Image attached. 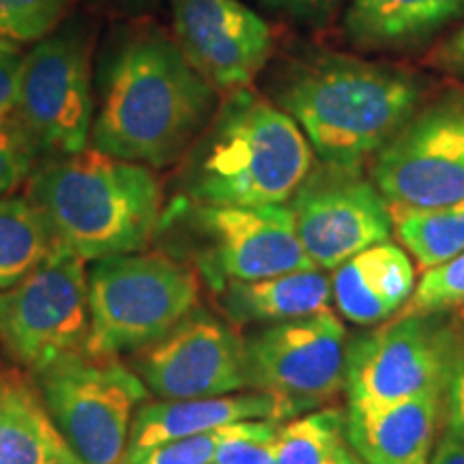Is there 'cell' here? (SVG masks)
I'll use <instances>...</instances> for the list:
<instances>
[{
  "mask_svg": "<svg viewBox=\"0 0 464 464\" xmlns=\"http://www.w3.org/2000/svg\"><path fill=\"white\" fill-rule=\"evenodd\" d=\"M265 9L305 28H323L334 20L344 0H258Z\"/></svg>",
  "mask_w": 464,
  "mask_h": 464,
  "instance_id": "4dcf8cb0",
  "label": "cell"
},
{
  "mask_svg": "<svg viewBox=\"0 0 464 464\" xmlns=\"http://www.w3.org/2000/svg\"><path fill=\"white\" fill-rule=\"evenodd\" d=\"M196 239V265L213 290L312 269L288 205L213 207L183 198L164 211ZM318 269V266H316Z\"/></svg>",
  "mask_w": 464,
  "mask_h": 464,
  "instance_id": "ba28073f",
  "label": "cell"
},
{
  "mask_svg": "<svg viewBox=\"0 0 464 464\" xmlns=\"http://www.w3.org/2000/svg\"><path fill=\"white\" fill-rule=\"evenodd\" d=\"M409 252L392 239L376 243L332 271L335 307L346 321L372 327L402 312L415 290Z\"/></svg>",
  "mask_w": 464,
  "mask_h": 464,
  "instance_id": "ac0fdd59",
  "label": "cell"
},
{
  "mask_svg": "<svg viewBox=\"0 0 464 464\" xmlns=\"http://www.w3.org/2000/svg\"><path fill=\"white\" fill-rule=\"evenodd\" d=\"M200 304L196 271L164 252L95 260L89 271L86 353H138L177 327Z\"/></svg>",
  "mask_w": 464,
  "mask_h": 464,
  "instance_id": "5b68a950",
  "label": "cell"
},
{
  "mask_svg": "<svg viewBox=\"0 0 464 464\" xmlns=\"http://www.w3.org/2000/svg\"><path fill=\"white\" fill-rule=\"evenodd\" d=\"M428 63L440 73L464 80V22L434 45Z\"/></svg>",
  "mask_w": 464,
  "mask_h": 464,
  "instance_id": "d6a6232c",
  "label": "cell"
},
{
  "mask_svg": "<svg viewBox=\"0 0 464 464\" xmlns=\"http://www.w3.org/2000/svg\"><path fill=\"white\" fill-rule=\"evenodd\" d=\"M92 3L102 5L103 9L114 11V14L140 17L158 5V0H92Z\"/></svg>",
  "mask_w": 464,
  "mask_h": 464,
  "instance_id": "e575fe53",
  "label": "cell"
},
{
  "mask_svg": "<svg viewBox=\"0 0 464 464\" xmlns=\"http://www.w3.org/2000/svg\"><path fill=\"white\" fill-rule=\"evenodd\" d=\"M443 428L464 439V327H458L443 392Z\"/></svg>",
  "mask_w": 464,
  "mask_h": 464,
  "instance_id": "f546056e",
  "label": "cell"
},
{
  "mask_svg": "<svg viewBox=\"0 0 464 464\" xmlns=\"http://www.w3.org/2000/svg\"><path fill=\"white\" fill-rule=\"evenodd\" d=\"M22 63H24L22 44L0 39V127L14 123Z\"/></svg>",
  "mask_w": 464,
  "mask_h": 464,
  "instance_id": "1f68e13d",
  "label": "cell"
},
{
  "mask_svg": "<svg viewBox=\"0 0 464 464\" xmlns=\"http://www.w3.org/2000/svg\"><path fill=\"white\" fill-rule=\"evenodd\" d=\"M464 310V252L426 269L400 314H451Z\"/></svg>",
  "mask_w": 464,
  "mask_h": 464,
  "instance_id": "d4e9b609",
  "label": "cell"
},
{
  "mask_svg": "<svg viewBox=\"0 0 464 464\" xmlns=\"http://www.w3.org/2000/svg\"><path fill=\"white\" fill-rule=\"evenodd\" d=\"M445 382L376 411L346 409V434L365 464H430Z\"/></svg>",
  "mask_w": 464,
  "mask_h": 464,
  "instance_id": "2e32d148",
  "label": "cell"
},
{
  "mask_svg": "<svg viewBox=\"0 0 464 464\" xmlns=\"http://www.w3.org/2000/svg\"><path fill=\"white\" fill-rule=\"evenodd\" d=\"M48 413L86 464H121L138 406L149 400L140 376L116 357L86 351L33 372Z\"/></svg>",
  "mask_w": 464,
  "mask_h": 464,
  "instance_id": "52a82bcc",
  "label": "cell"
},
{
  "mask_svg": "<svg viewBox=\"0 0 464 464\" xmlns=\"http://www.w3.org/2000/svg\"><path fill=\"white\" fill-rule=\"evenodd\" d=\"M426 80L392 63L307 50L282 69L276 100L316 160L363 168L421 108Z\"/></svg>",
  "mask_w": 464,
  "mask_h": 464,
  "instance_id": "7a4b0ae2",
  "label": "cell"
},
{
  "mask_svg": "<svg viewBox=\"0 0 464 464\" xmlns=\"http://www.w3.org/2000/svg\"><path fill=\"white\" fill-rule=\"evenodd\" d=\"M305 133L252 89L226 92L179 170V198L213 207L286 205L314 166Z\"/></svg>",
  "mask_w": 464,
  "mask_h": 464,
  "instance_id": "3957f363",
  "label": "cell"
},
{
  "mask_svg": "<svg viewBox=\"0 0 464 464\" xmlns=\"http://www.w3.org/2000/svg\"><path fill=\"white\" fill-rule=\"evenodd\" d=\"M464 17V0H351L342 33L365 52H413Z\"/></svg>",
  "mask_w": 464,
  "mask_h": 464,
  "instance_id": "d6986e66",
  "label": "cell"
},
{
  "mask_svg": "<svg viewBox=\"0 0 464 464\" xmlns=\"http://www.w3.org/2000/svg\"><path fill=\"white\" fill-rule=\"evenodd\" d=\"M58 246L50 219L28 196L0 198V290L24 280Z\"/></svg>",
  "mask_w": 464,
  "mask_h": 464,
  "instance_id": "7402d4cb",
  "label": "cell"
},
{
  "mask_svg": "<svg viewBox=\"0 0 464 464\" xmlns=\"http://www.w3.org/2000/svg\"><path fill=\"white\" fill-rule=\"evenodd\" d=\"M246 420H293L280 400L263 392L228 393L218 398L142 402L133 415L125 458L166 440L196 437Z\"/></svg>",
  "mask_w": 464,
  "mask_h": 464,
  "instance_id": "e0dca14e",
  "label": "cell"
},
{
  "mask_svg": "<svg viewBox=\"0 0 464 464\" xmlns=\"http://www.w3.org/2000/svg\"><path fill=\"white\" fill-rule=\"evenodd\" d=\"M430 464H464V439L443 428L434 445Z\"/></svg>",
  "mask_w": 464,
  "mask_h": 464,
  "instance_id": "836d02e7",
  "label": "cell"
},
{
  "mask_svg": "<svg viewBox=\"0 0 464 464\" xmlns=\"http://www.w3.org/2000/svg\"><path fill=\"white\" fill-rule=\"evenodd\" d=\"M276 464H365L346 434V411L321 406L282 423Z\"/></svg>",
  "mask_w": 464,
  "mask_h": 464,
  "instance_id": "603a6c76",
  "label": "cell"
},
{
  "mask_svg": "<svg viewBox=\"0 0 464 464\" xmlns=\"http://www.w3.org/2000/svg\"><path fill=\"white\" fill-rule=\"evenodd\" d=\"M34 158L37 153L15 123L0 127V198L28 181Z\"/></svg>",
  "mask_w": 464,
  "mask_h": 464,
  "instance_id": "f1b7e54d",
  "label": "cell"
},
{
  "mask_svg": "<svg viewBox=\"0 0 464 464\" xmlns=\"http://www.w3.org/2000/svg\"><path fill=\"white\" fill-rule=\"evenodd\" d=\"M73 0H0V39L37 44L65 22Z\"/></svg>",
  "mask_w": 464,
  "mask_h": 464,
  "instance_id": "484cf974",
  "label": "cell"
},
{
  "mask_svg": "<svg viewBox=\"0 0 464 464\" xmlns=\"http://www.w3.org/2000/svg\"><path fill=\"white\" fill-rule=\"evenodd\" d=\"M86 260L61 243L15 286L0 290V346L28 374L86 351Z\"/></svg>",
  "mask_w": 464,
  "mask_h": 464,
  "instance_id": "9c48e42d",
  "label": "cell"
},
{
  "mask_svg": "<svg viewBox=\"0 0 464 464\" xmlns=\"http://www.w3.org/2000/svg\"><path fill=\"white\" fill-rule=\"evenodd\" d=\"M226 318L235 324H274L318 314L332 305L327 271L301 269L254 282H230L218 290Z\"/></svg>",
  "mask_w": 464,
  "mask_h": 464,
  "instance_id": "44dd1931",
  "label": "cell"
},
{
  "mask_svg": "<svg viewBox=\"0 0 464 464\" xmlns=\"http://www.w3.org/2000/svg\"><path fill=\"white\" fill-rule=\"evenodd\" d=\"M92 119V33L65 20L24 54L14 123L34 153L61 158L89 149Z\"/></svg>",
  "mask_w": 464,
  "mask_h": 464,
  "instance_id": "8992f818",
  "label": "cell"
},
{
  "mask_svg": "<svg viewBox=\"0 0 464 464\" xmlns=\"http://www.w3.org/2000/svg\"><path fill=\"white\" fill-rule=\"evenodd\" d=\"M219 432H222V428L213 432L196 434V437L166 440L155 448L123 458L121 464H213Z\"/></svg>",
  "mask_w": 464,
  "mask_h": 464,
  "instance_id": "83f0119b",
  "label": "cell"
},
{
  "mask_svg": "<svg viewBox=\"0 0 464 464\" xmlns=\"http://www.w3.org/2000/svg\"><path fill=\"white\" fill-rule=\"evenodd\" d=\"M133 372L160 400L239 393L247 390L246 338L198 305L164 338L136 353Z\"/></svg>",
  "mask_w": 464,
  "mask_h": 464,
  "instance_id": "5bb4252c",
  "label": "cell"
},
{
  "mask_svg": "<svg viewBox=\"0 0 464 464\" xmlns=\"http://www.w3.org/2000/svg\"><path fill=\"white\" fill-rule=\"evenodd\" d=\"M172 34L149 20L119 28L100 65L92 149L149 168L179 164L219 106Z\"/></svg>",
  "mask_w": 464,
  "mask_h": 464,
  "instance_id": "6da1fadb",
  "label": "cell"
},
{
  "mask_svg": "<svg viewBox=\"0 0 464 464\" xmlns=\"http://www.w3.org/2000/svg\"><path fill=\"white\" fill-rule=\"evenodd\" d=\"M282 421L246 420L224 426L213 464H276V440Z\"/></svg>",
  "mask_w": 464,
  "mask_h": 464,
  "instance_id": "4316f807",
  "label": "cell"
},
{
  "mask_svg": "<svg viewBox=\"0 0 464 464\" xmlns=\"http://www.w3.org/2000/svg\"><path fill=\"white\" fill-rule=\"evenodd\" d=\"M393 232L423 269L445 263L464 252V198L437 208L393 213Z\"/></svg>",
  "mask_w": 464,
  "mask_h": 464,
  "instance_id": "cb8c5ba5",
  "label": "cell"
},
{
  "mask_svg": "<svg viewBox=\"0 0 464 464\" xmlns=\"http://www.w3.org/2000/svg\"><path fill=\"white\" fill-rule=\"evenodd\" d=\"M26 196L45 213L58 241L86 263L147 249L164 219L153 168L102 150L48 158L31 172Z\"/></svg>",
  "mask_w": 464,
  "mask_h": 464,
  "instance_id": "277c9868",
  "label": "cell"
},
{
  "mask_svg": "<svg viewBox=\"0 0 464 464\" xmlns=\"http://www.w3.org/2000/svg\"><path fill=\"white\" fill-rule=\"evenodd\" d=\"M458 327L450 314H400L346 348V409L376 411L445 382Z\"/></svg>",
  "mask_w": 464,
  "mask_h": 464,
  "instance_id": "30bf717a",
  "label": "cell"
},
{
  "mask_svg": "<svg viewBox=\"0 0 464 464\" xmlns=\"http://www.w3.org/2000/svg\"><path fill=\"white\" fill-rule=\"evenodd\" d=\"M174 42L218 92L252 86L274 54L271 26L241 0H170Z\"/></svg>",
  "mask_w": 464,
  "mask_h": 464,
  "instance_id": "9a60e30c",
  "label": "cell"
},
{
  "mask_svg": "<svg viewBox=\"0 0 464 464\" xmlns=\"http://www.w3.org/2000/svg\"><path fill=\"white\" fill-rule=\"evenodd\" d=\"M0 464H86L45 409L33 376L0 372Z\"/></svg>",
  "mask_w": 464,
  "mask_h": 464,
  "instance_id": "ffe728a7",
  "label": "cell"
},
{
  "mask_svg": "<svg viewBox=\"0 0 464 464\" xmlns=\"http://www.w3.org/2000/svg\"><path fill=\"white\" fill-rule=\"evenodd\" d=\"M346 329L329 310L266 324L246 338L247 387L269 393L290 417L321 409L344 392Z\"/></svg>",
  "mask_w": 464,
  "mask_h": 464,
  "instance_id": "7c38bea8",
  "label": "cell"
},
{
  "mask_svg": "<svg viewBox=\"0 0 464 464\" xmlns=\"http://www.w3.org/2000/svg\"><path fill=\"white\" fill-rule=\"evenodd\" d=\"M286 205L307 258L323 271L393 235L392 207L362 168L316 160Z\"/></svg>",
  "mask_w": 464,
  "mask_h": 464,
  "instance_id": "4fadbf2b",
  "label": "cell"
},
{
  "mask_svg": "<svg viewBox=\"0 0 464 464\" xmlns=\"http://www.w3.org/2000/svg\"><path fill=\"white\" fill-rule=\"evenodd\" d=\"M372 181L392 213L421 211L464 198V89L421 103L372 160Z\"/></svg>",
  "mask_w": 464,
  "mask_h": 464,
  "instance_id": "8fae6325",
  "label": "cell"
}]
</instances>
